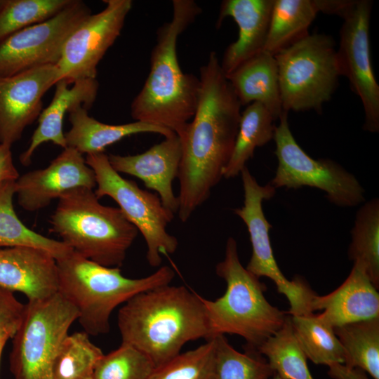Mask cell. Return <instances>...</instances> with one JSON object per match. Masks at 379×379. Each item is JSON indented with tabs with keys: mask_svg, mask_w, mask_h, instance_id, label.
<instances>
[{
	"mask_svg": "<svg viewBox=\"0 0 379 379\" xmlns=\"http://www.w3.org/2000/svg\"><path fill=\"white\" fill-rule=\"evenodd\" d=\"M11 147L7 144H0V184L6 180H16L19 177Z\"/></svg>",
	"mask_w": 379,
	"mask_h": 379,
	"instance_id": "obj_37",
	"label": "cell"
},
{
	"mask_svg": "<svg viewBox=\"0 0 379 379\" xmlns=\"http://www.w3.org/2000/svg\"><path fill=\"white\" fill-rule=\"evenodd\" d=\"M0 287L22 293L28 302L46 299L58 292L56 260L37 248H0Z\"/></svg>",
	"mask_w": 379,
	"mask_h": 379,
	"instance_id": "obj_18",
	"label": "cell"
},
{
	"mask_svg": "<svg viewBox=\"0 0 379 379\" xmlns=\"http://www.w3.org/2000/svg\"><path fill=\"white\" fill-rule=\"evenodd\" d=\"M107 156L114 171L140 179L147 189L157 192L165 208L174 214L178 212L179 200L173 192V182L178 177L182 147L176 134L164 138L141 154Z\"/></svg>",
	"mask_w": 379,
	"mask_h": 379,
	"instance_id": "obj_17",
	"label": "cell"
},
{
	"mask_svg": "<svg viewBox=\"0 0 379 379\" xmlns=\"http://www.w3.org/2000/svg\"><path fill=\"white\" fill-rule=\"evenodd\" d=\"M15 180L0 184V248L29 246L44 250L55 260L72 251L61 241L41 235L27 226L18 217L13 206Z\"/></svg>",
	"mask_w": 379,
	"mask_h": 379,
	"instance_id": "obj_26",
	"label": "cell"
},
{
	"mask_svg": "<svg viewBox=\"0 0 379 379\" xmlns=\"http://www.w3.org/2000/svg\"><path fill=\"white\" fill-rule=\"evenodd\" d=\"M290 317L295 336L307 358L316 364L345 363L346 353L333 327L319 314Z\"/></svg>",
	"mask_w": 379,
	"mask_h": 379,
	"instance_id": "obj_27",
	"label": "cell"
},
{
	"mask_svg": "<svg viewBox=\"0 0 379 379\" xmlns=\"http://www.w3.org/2000/svg\"><path fill=\"white\" fill-rule=\"evenodd\" d=\"M348 258L361 264L373 284L379 288V200L366 201L358 210L351 231Z\"/></svg>",
	"mask_w": 379,
	"mask_h": 379,
	"instance_id": "obj_28",
	"label": "cell"
},
{
	"mask_svg": "<svg viewBox=\"0 0 379 379\" xmlns=\"http://www.w3.org/2000/svg\"><path fill=\"white\" fill-rule=\"evenodd\" d=\"M244 192V205L236 208L237 215L247 227L252 246V255L246 267L257 277H266L272 279L279 293L284 295L290 304L287 314L291 316L304 315L311 312V302L316 294L303 278L296 276L292 281L287 279L279 269L273 254L270 230L262 202L272 198L276 189L270 183L260 185L247 166L241 171Z\"/></svg>",
	"mask_w": 379,
	"mask_h": 379,
	"instance_id": "obj_11",
	"label": "cell"
},
{
	"mask_svg": "<svg viewBox=\"0 0 379 379\" xmlns=\"http://www.w3.org/2000/svg\"><path fill=\"white\" fill-rule=\"evenodd\" d=\"M80 187L93 190L95 175L83 154L67 147L47 167L19 175L15 182L18 203L29 212L44 208L67 191Z\"/></svg>",
	"mask_w": 379,
	"mask_h": 379,
	"instance_id": "obj_16",
	"label": "cell"
},
{
	"mask_svg": "<svg viewBox=\"0 0 379 379\" xmlns=\"http://www.w3.org/2000/svg\"><path fill=\"white\" fill-rule=\"evenodd\" d=\"M103 354L86 333L68 334L55 358L52 379H88Z\"/></svg>",
	"mask_w": 379,
	"mask_h": 379,
	"instance_id": "obj_31",
	"label": "cell"
},
{
	"mask_svg": "<svg viewBox=\"0 0 379 379\" xmlns=\"http://www.w3.org/2000/svg\"><path fill=\"white\" fill-rule=\"evenodd\" d=\"M18 324L8 325L0 329V361L4 346L8 339L14 335Z\"/></svg>",
	"mask_w": 379,
	"mask_h": 379,
	"instance_id": "obj_40",
	"label": "cell"
},
{
	"mask_svg": "<svg viewBox=\"0 0 379 379\" xmlns=\"http://www.w3.org/2000/svg\"><path fill=\"white\" fill-rule=\"evenodd\" d=\"M88 379H93V377H91V378H88Z\"/></svg>",
	"mask_w": 379,
	"mask_h": 379,
	"instance_id": "obj_43",
	"label": "cell"
},
{
	"mask_svg": "<svg viewBox=\"0 0 379 379\" xmlns=\"http://www.w3.org/2000/svg\"><path fill=\"white\" fill-rule=\"evenodd\" d=\"M155 366L147 355L128 344L103 354L97 363L93 379H147Z\"/></svg>",
	"mask_w": 379,
	"mask_h": 379,
	"instance_id": "obj_35",
	"label": "cell"
},
{
	"mask_svg": "<svg viewBox=\"0 0 379 379\" xmlns=\"http://www.w3.org/2000/svg\"><path fill=\"white\" fill-rule=\"evenodd\" d=\"M7 0H0V12L4 7Z\"/></svg>",
	"mask_w": 379,
	"mask_h": 379,
	"instance_id": "obj_41",
	"label": "cell"
},
{
	"mask_svg": "<svg viewBox=\"0 0 379 379\" xmlns=\"http://www.w3.org/2000/svg\"><path fill=\"white\" fill-rule=\"evenodd\" d=\"M72 0H7L0 12V43L13 34L55 16Z\"/></svg>",
	"mask_w": 379,
	"mask_h": 379,
	"instance_id": "obj_33",
	"label": "cell"
},
{
	"mask_svg": "<svg viewBox=\"0 0 379 379\" xmlns=\"http://www.w3.org/2000/svg\"><path fill=\"white\" fill-rule=\"evenodd\" d=\"M85 159L95 175L97 197L108 196L117 202L125 217L142 235L149 265L159 267L161 255L173 254L178 246L177 238L166 230L174 213L164 206L157 194L140 188L134 181L114 171L106 154H87Z\"/></svg>",
	"mask_w": 379,
	"mask_h": 379,
	"instance_id": "obj_9",
	"label": "cell"
},
{
	"mask_svg": "<svg viewBox=\"0 0 379 379\" xmlns=\"http://www.w3.org/2000/svg\"><path fill=\"white\" fill-rule=\"evenodd\" d=\"M316 0H274L264 51L275 55L309 34Z\"/></svg>",
	"mask_w": 379,
	"mask_h": 379,
	"instance_id": "obj_24",
	"label": "cell"
},
{
	"mask_svg": "<svg viewBox=\"0 0 379 379\" xmlns=\"http://www.w3.org/2000/svg\"><path fill=\"white\" fill-rule=\"evenodd\" d=\"M58 292L77 310L79 323L88 335L105 334L109 319L119 305L142 292L169 284L174 270L163 266L140 279L122 275L119 267H108L74 251L56 260Z\"/></svg>",
	"mask_w": 379,
	"mask_h": 379,
	"instance_id": "obj_4",
	"label": "cell"
},
{
	"mask_svg": "<svg viewBox=\"0 0 379 379\" xmlns=\"http://www.w3.org/2000/svg\"><path fill=\"white\" fill-rule=\"evenodd\" d=\"M215 272L225 281L227 288L215 300L202 297L212 338L236 334L246 340L244 350L258 351L281 328L287 314L267 300L265 284L241 265L233 237L228 238L225 258L216 265Z\"/></svg>",
	"mask_w": 379,
	"mask_h": 379,
	"instance_id": "obj_6",
	"label": "cell"
},
{
	"mask_svg": "<svg viewBox=\"0 0 379 379\" xmlns=\"http://www.w3.org/2000/svg\"><path fill=\"white\" fill-rule=\"evenodd\" d=\"M355 0H316L319 12L335 14L343 18Z\"/></svg>",
	"mask_w": 379,
	"mask_h": 379,
	"instance_id": "obj_39",
	"label": "cell"
},
{
	"mask_svg": "<svg viewBox=\"0 0 379 379\" xmlns=\"http://www.w3.org/2000/svg\"><path fill=\"white\" fill-rule=\"evenodd\" d=\"M25 305L21 303L13 292L0 287V329L13 324H18Z\"/></svg>",
	"mask_w": 379,
	"mask_h": 379,
	"instance_id": "obj_36",
	"label": "cell"
},
{
	"mask_svg": "<svg viewBox=\"0 0 379 379\" xmlns=\"http://www.w3.org/2000/svg\"><path fill=\"white\" fill-rule=\"evenodd\" d=\"M372 1L355 0L342 18L337 50L342 76L360 98L364 112L363 128L379 131V86L373 74L370 51L369 25Z\"/></svg>",
	"mask_w": 379,
	"mask_h": 379,
	"instance_id": "obj_13",
	"label": "cell"
},
{
	"mask_svg": "<svg viewBox=\"0 0 379 379\" xmlns=\"http://www.w3.org/2000/svg\"><path fill=\"white\" fill-rule=\"evenodd\" d=\"M60 80L56 65L0 77V144L12 145L39 118L43 97Z\"/></svg>",
	"mask_w": 379,
	"mask_h": 379,
	"instance_id": "obj_15",
	"label": "cell"
},
{
	"mask_svg": "<svg viewBox=\"0 0 379 379\" xmlns=\"http://www.w3.org/2000/svg\"><path fill=\"white\" fill-rule=\"evenodd\" d=\"M91 14L84 1L72 0L52 18L9 36L0 43V77L56 65L69 36Z\"/></svg>",
	"mask_w": 379,
	"mask_h": 379,
	"instance_id": "obj_12",
	"label": "cell"
},
{
	"mask_svg": "<svg viewBox=\"0 0 379 379\" xmlns=\"http://www.w3.org/2000/svg\"><path fill=\"white\" fill-rule=\"evenodd\" d=\"M201 91L196 112L178 135L182 157L178 174L177 213L185 222L223 178L234 147L241 105L215 51L199 70Z\"/></svg>",
	"mask_w": 379,
	"mask_h": 379,
	"instance_id": "obj_1",
	"label": "cell"
},
{
	"mask_svg": "<svg viewBox=\"0 0 379 379\" xmlns=\"http://www.w3.org/2000/svg\"><path fill=\"white\" fill-rule=\"evenodd\" d=\"M334 332L346 353L343 364L379 379V317L346 324Z\"/></svg>",
	"mask_w": 379,
	"mask_h": 379,
	"instance_id": "obj_29",
	"label": "cell"
},
{
	"mask_svg": "<svg viewBox=\"0 0 379 379\" xmlns=\"http://www.w3.org/2000/svg\"><path fill=\"white\" fill-rule=\"evenodd\" d=\"M72 87L65 80L55 84V91L48 106L42 109L38 126L33 133L29 145L19 159L20 163L29 166L35 150L43 143L52 142L63 149L67 147L62 122L66 113L77 105L89 109L93 105L99 88L96 79L78 80Z\"/></svg>",
	"mask_w": 379,
	"mask_h": 379,
	"instance_id": "obj_21",
	"label": "cell"
},
{
	"mask_svg": "<svg viewBox=\"0 0 379 379\" xmlns=\"http://www.w3.org/2000/svg\"><path fill=\"white\" fill-rule=\"evenodd\" d=\"M215 366L213 379H268L275 372L258 351L236 350L224 335L213 337Z\"/></svg>",
	"mask_w": 379,
	"mask_h": 379,
	"instance_id": "obj_32",
	"label": "cell"
},
{
	"mask_svg": "<svg viewBox=\"0 0 379 379\" xmlns=\"http://www.w3.org/2000/svg\"><path fill=\"white\" fill-rule=\"evenodd\" d=\"M171 20L157 31L145 84L131 105V117L180 135L194 117L201 91L199 78L184 73L177 55L181 33L201 13L193 0H173Z\"/></svg>",
	"mask_w": 379,
	"mask_h": 379,
	"instance_id": "obj_3",
	"label": "cell"
},
{
	"mask_svg": "<svg viewBox=\"0 0 379 379\" xmlns=\"http://www.w3.org/2000/svg\"><path fill=\"white\" fill-rule=\"evenodd\" d=\"M77 309L60 293L28 302L12 338L10 371L14 379H52L55 358Z\"/></svg>",
	"mask_w": 379,
	"mask_h": 379,
	"instance_id": "obj_8",
	"label": "cell"
},
{
	"mask_svg": "<svg viewBox=\"0 0 379 379\" xmlns=\"http://www.w3.org/2000/svg\"><path fill=\"white\" fill-rule=\"evenodd\" d=\"M121 343L138 349L155 368L180 354L187 342L212 338L202 297L184 286H161L138 293L117 317Z\"/></svg>",
	"mask_w": 379,
	"mask_h": 379,
	"instance_id": "obj_2",
	"label": "cell"
},
{
	"mask_svg": "<svg viewBox=\"0 0 379 379\" xmlns=\"http://www.w3.org/2000/svg\"><path fill=\"white\" fill-rule=\"evenodd\" d=\"M276 120L260 103L247 105L241 114L234 147L223 171V178L229 179L237 176L253 157L255 148L274 138Z\"/></svg>",
	"mask_w": 379,
	"mask_h": 379,
	"instance_id": "obj_25",
	"label": "cell"
},
{
	"mask_svg": "<svg viewBox=\"0 0 379 379\" xmlns=\"http://www.w3.org/2000/svg\"><path fill=\"white\" fill-rule=\"evenodd\" d=\"M214 366L215 340L212 338L156 367L147 379H213Z\"/></svg>",
	"mask_w": 379,
	"mask_h": 379,
	"instance_id": "obj_34",
	"label": "cell"
},
{
	"mask_svg": "<svg viewBox=\"0 0 379 379\" xmlns=\"http://www.w3.org/2000/svg\"><path fill=\"white\" fill-rule=\"evenodd\" d=\"M100 12L86 18L69 36L56 65L60 80L72 84L96 79L97 67L120 35L130 12L131 0H104Z\"/></svg>",
	"mask_w": 379,
	"mask_h": 379,
	"instance_id": "obj_14",
	"label": "cell"
},
{
	"mask_svg": "<svg viewBox=\"0 0 379 379\" xmlns=\"http://www.w3.org/2000/svg\"><path fill=\"white\" fill-rule=\"evenodd\" d=\"M328 375L333 379H368L365 371L357 367H348L335 363L328 366Z\"/></svg>",
	"mask_w": 379,
	"mask_h": 379,
	"instance_id": "obj_38",
	"label": "cell"
},
{
	"mask_svg": "<svg viewBox=\"0 0 379 379\" xmlns=\"http://www.w3.org/2000/svg\"><path fill=\"white\" fill-rule=\"evenodd\" d=\"M50 225L73 251L108 267L122 265L138 233L119 208L100 204L93 190L83 187L58 199Z\"/></svg>",
	"mask_w": 379,
	"mask_h": 379,
	"instance_id": "obj_5",
	"label": "cell"
},
{
	"mask_svg": "<svg viewBox=\"0 0 379 379\" xmlns=\"http://www.w3.org/2000/svg\"><path fill=\"white\" fill-rule=\"evenodd\" d=\"M311 308L312 312L323 310L320 317L334 328L379 317V294L364 266L354 262L345 281L326 295L316 294Z\"/></svg>",
	"mask_w": 379,
	"mask_h": 379,
	"instance_id": "obj_20",
	"label": "cell"
},
{
	"mask_svg": "<svg viewBox=\"0 0 379 379\" xmlns=\"http://www.w3.org/2000/svg\"><path fill=\"white\" fill-rule=\"evenodd\" d=\"M276 127L274 140L278 166L269 182L275 189H298L309 186L323 190L331 203L352 207L364 201V190L356 177L328 159H314L294 138L284 111Z\"/></svg>",
	"mask_w": 379,
	"mask_h": 379,
	"instance_id": "obj_10",
	"label": "cell"
},
{
	"mask_svg": "<svg viewBox=\"0 0 379 379\" xmlns=\"http://www.w3.org/2000/svg\"><path fill=\"white\" fill-rule=\"evenodd\" d=\"M258 352L268 359L271 368L282 379H313L288 315L281 328L268 338Z\"/></svg>",
	"mask_w": 379,
	"mask_h": 379,
	"instance_id": "obj_30",
	"label": "cell"
},
{
	"mask_svg": "<svg viewBox=\"0 0 379 379\" xmlns=\"http://www.w3.org/2000/svg\"><path fill=\"white\" fill-rule=\"evenodd\" d=\"M274 57L283 111L320 112L342 76L333 37L309 34Z\"/></svg>",
	"mask_w": 379,
	"mask_h": 379,
	"instance_id": "obj_7",
	"label": "cell"
},
{
	"mask_svg": "<svg viewBox=\"0 0 379 379\" xmlns=\"http://www.w3.org/2000/svg\"><path fill=\"white\" fill-rule=\"evenodd\" d=\"M271 379H282L278 374L275 373Z\"/></svg>",
	"mask_w": 379,
	"mask_h": 379,
	"instance_id": "obj_42",
	"label": "cell"
},
{
	"mask_svg": "<svg viewBox=\"0 0 379 379\" xmlns=\"http://www.w3.org/2000/svg\"><path fill=\"white\" fill-rule=\"evenodd\" d=\"M274 0H225L221 4L216 27L232 18L239 27L237 39L226 48L220 66L226 75L263 51Z\"/></svg>",
	"mask_w": 379,
	"mask_h": 379,
	"instance_id": "obj_19",
	"label": "cell"
},
{
	"mask_svg": "<svg viewBox=\"0 0 379 379\" xmlns=\"http://www.w3.org/2000/svg\"><path fill=\"white\" fill-rule=\"evenodd\" d=\"M68 114L72 126L65 133L67 147L82 154L104 153L107 147L138 133H158L164 138L175 134L167 128L141 121L119 125L102 123L90 117L82 105L74 106Z\"/></svg>",
	"mask_w": 379,
	"mask_h": 379,
	"instance_id": "obj_23",
	"label": "cell"
},
{
	"mask_svg": "<svg viewBox=\"0 0 379 379\" xmlns=\"http://www.w3.org/2000/svg\"><path fill=\"white\" fill-rule=\"evenodd\" d=\"M225 77L241 106L258 102L279 119L284 111L274 55L263 51Z\"/></svg>",
	"mask_w": 379,
	"mask_h": 379,
	"instance_id": "obj_22",
	"label": "cell"
}]
</instances>
